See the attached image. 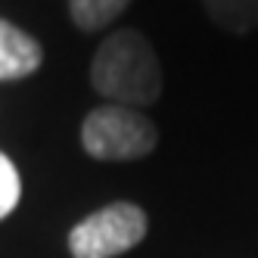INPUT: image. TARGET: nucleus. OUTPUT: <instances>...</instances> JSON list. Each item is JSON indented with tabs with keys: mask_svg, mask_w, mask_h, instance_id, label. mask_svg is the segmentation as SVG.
Returning a JSON list of instances; mask_svg holds the SVG:
<instances>
[{
	"mask_svg": "<svg viewBox=\"0 0 258 258\" xmlns=\"http://www.w3.org/2000/svg\"><path fill=\"white\" fill-rule=\"evenodd\" d=\"M90 81L100 97L115 106H150L162 94V66L153 44L140 31H115L97 47L90 62Z\"/></svg>",
	"mask_w": 258,
	"mask_h": 258,
	"instance_id": "obj_1",
	"label": "nucleus"
},
{
	"mask_svg": "<svg viewBox=\"0 0 258 258\" xmlns=\"http://www.w3.org/2000/svg\"><path fill=\"white\" fill-rule=\"evenodd\" d=\"M156 124L140 109L131 106H100L81 124V143L87 156L103 162H127L143 159L156 150Z\"/></svg>",
	"mask_w": 258,
	"mask_h": 258,
	"instance_id": "obj_2",
	"label": "nucleus"
},
{
	"mask_svg": "<svg viewBox=\"0 0 258 258\" xmlns=\"http://www.w3.org/2000/svg\"><path fill=\"white\" fill-rule=\"evenodd\" d=\"M146 236V215L134 202H112L69 233V252L75 258H115L134 249Z\"/></svg>",
	"mask_w": 258,
	"mask_h": 258,
	"instance_id": "obj_3",
	"label": "nucleus"
},
{
	"mask_svg": "<svg viewBox=\"0 0 258 258\" xmlns=\"http://www.w3.org/2000/svg\"><path fill=\"white\" fill-rule=\"evenodd\" d=\"M41 62H44L41 44L13 22L0 19V81L28 78L41 69Z\"/></svg>",
	"mask_w": 258,
	"mask_h": 258,
	"instance_id": "obj_4",
	"label": "nucleus"
},
{
	"mask_svg": "<svg viewBox=\"0 0 258 258\" xmlns=\"http://www.w3.org/2000/svg\"><path fill=\"white\" fill-rule=\"evenodd\" d=\"M209 16L233 34L258 28V0H202Z\"/></svg>",
	"mask_w": 258,
	"mask_h": 258,
	"instance_id": "obj_5",
	"label": "nucleus"
},
{
	"mask_svg": "<svg viewBox=\"0 0 258 258\" xmlns=\"http://www.w3.org/2000/svg\"><path fill=\"white\" fill-rule=\"evenodd\" d=\"M131 0H69L72 19L84 31H100L115 19L118 13H124V7Z\"/></svg>",
	"mask_w": 258,
	"mask_h": 258,
	"instance_id": "obj_6",
	"label": "nucleus"
},
{
	"mask_svg": "<svg viewBox=\"0 0 258 258\" xmlns=\"http://www.w3.org/2000/svg\"><path fill=\"white\" fill-rule=\"evenodd\" d=\"M19 196H22V177L10 162V156L0 153V221L13 215V209L19 206Z\"/></svg>",
	"mask_w": 258,
	"mask_h": 258,
	"instance_id": "obj_7",
	"label": "nucleus"
}]
</instances>
